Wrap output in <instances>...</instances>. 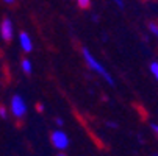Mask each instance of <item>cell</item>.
I'll return each mask as SVG.
<instances>
[{
	"label": "cell",
	"mask_w": 158,
	"mask_h": 156,
	"mask_svg": "<svg viewBox=\"0 0 158 156\" xmlns=\"http://www.w3.org/2000/svg\"><path fill=\"white\" fill-rule=\"evenodd\" d=\"M149 30H150L155 36H158V24H155V22H150V24H149Z\"/></svg>",
	"instance_id": "cell-8"
},
{
	"label": "cell",
	"mask_w": 158,
	"mask_h": 156,
	"mask_svg": "<svg viewBox=\"0 0 158 156\" xmlns=\"http://www.w3.org/2000/svg\"><path fill=\"white\" fill-rule=\"evenodd\" d=\"M56 123L58 125H63V119H56Z\"/></svg>",
	"instance_id": "cell-13"
},
{
	"label": "cell",
	"mask_w": 158,
	"mask_h": 156,
	"mask_svg": "<svg viewBox=\"0 0 158 156\" xmlns=\"http://www.w3.org/2000/svg\"><path fill=\"white\" fill-rule=\"evenodd\" d=\"M150 72L153 74V77H155L156 81H158V62H156V61L150 64Z\"/></svg>",
	"instance_id": "cell-7"
},
{
	"label": "cell",
	"mask_w": 158,
	"mask_h": 156,
	"mask_svg": "<svg viewBox=\"0 0 158 156\" xmlns=\"http://www.w3.org/2000/svg\"><path fill=\"white\" fill-rule=\"evenodd\" d=\"M20 67H22V70H24L25 74H31V70H33V66H31L30 59H24V61H22Z\"/></svg>",
	"instance_id": "cell-6"
},
{
	"label": "cell",
	"mask_w": 158,
	"mask_h": 156,
	"mask_svg": "<svg viewBox=\"0 0 158 156\" xmlns=\"http://www.w3.org/2000/svg\"><path fill=\"white\" fill-rule=\"evenodd\" d=\"M0 117L2 119H6V109L3 106H0Z\"/></svg>",
	"instance_id": "cell-10"
},
{
	"label": "cell",
	"mask_w": 158,
	"mask_h": 156,
	"mask_svg": "<svg viewBox=\"0 0 158 156\" xmlns=\"http://www.w3.org/2000/svg\"><path fill=\"white\" fill-rule=\"evenodd\" d=\"M19 44L24 52H31L33 50V41H31V36H28L25 31L19 34Z\"/></svg>",
	"instance_id": "cell-5"
},
{
	"label": "cell",
	"mask_w": 158,
	"mask_h": 156,
	"mask_svg": "<svg viewBox=\"0 0 158 156\" xmlns=\"http://www.w3.org/2000/svg\"><path fill=\"white\" fill-rule=\"evenodd\" d=\"M83 58H85V61H86V64L89 66V67H91L96 74H99L103 80H106L110 84H114V80H113L111 78V75L108 74V70L103 67V66L94 58V55L91 53V52H89L88 49H83Z\"/></svg>",
	"instance_id": "cell-1"
},
{
	"label": "cell",
	"mask_w": 158,
	"mask_h": 156,
	"mask_svg": "<svg viewBox=\"0 0 158 156\" xmlns=\"http://www.w3.org/2000/svg\"><path fill=\"white\" fill-rule=\"evenodd\" d=\"M5 2H6V3H13V2H14V0H5Z\"/></svg>",
	"instance_id": "cell-14"
},
{
	"label": "cell",
	"mask_w": 158,
	"mask_h": 156,
	"mask_svg": "<svg viewBox=\"0 0 158 156\" xmlns=\"http://www.w3.org/2000/svg\"><path fill=\"white\" fill-rule=\"evenodd\" d=\"M52 144L56 150H66L69 147V136H67L64 131L56 130V131L52 133Z\"/></svg>",
	"instance_id": "cell-3"
},
{
	"label": "cell",
	"mask_w": 158,
	"mask_h": 156,
	"mask_svg": "<svg viewBox=\"0 0 158 156\" xmlns=\"http://www.w3.org/2000/svg\"><path fill=\"white\" fill-rule=\"evenodd\" d=\"M77 3H78L80 8H88L91 5V0H77Z\"/></svg>",
	"instance_id": "cell-9"
},
{
	"label": "cell",
	"mask_w": 158,
	"mask_h": 156,
	"mask_svg": "<svg viewBox=\"0 0 158 156\" xmlns=\"http://www.w3.org/2000/svg\"><path fill=\"white\" fill-rule=\"evenodd\" d=\"M152 130L156 133V134H158V125H152Z\"/></svg>",
	"instance_id": "cell-12"
},
{
	"label": "cell",
	"mask_w": 158,
	"mask_h": 156,
	"mask_svg": "<svg viewBox=\"0 0 158 156\" xmlns=\"http://www.w3.org/2000/svg\"><path fill=\"white\" fill-rule=\"evenodd\" d=\"M11 113L16 119H22L27 114V105L20 95H14L11 98Z\"/></svg>",
	"instance_id": "cell-2"
},
{
	"label": "cell",
	"mask_w": 158,
	"mask_h": 156,
	"mask_svg": "<svg viewBox=\"0 0 158 156\" xmlns=\"http://www.w3.org/2000/svg\"><path fill=\"white\" fill-rule=\"evenodd\" d=\"M0 34L5 41H11L13 34H14V28H13V22L10 19H3L2 25H0Z\"/></svg>",
	"instance_id": "cell-4"
},
{
	"label": "cell",
	"mask_w": 158,
	"mask_h": 156,
	"mask_svg": "<svg viewBox=\"0 0 158 156\" xmlns=\"http://www.w3.org/2000/svg\"><path fill=\"white\" fill-rule=\"evenodd\" d=\"M113 2H114L116 5H119V6H122V0H113Z\"/></svg>",
	"instance_id": "cell-11"
}]
</instances>
